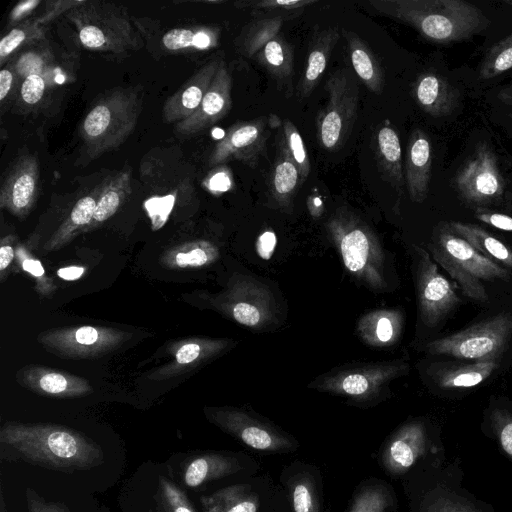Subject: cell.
Wrapping results in <instances>:
<instances>
[{
	"mask_svg": "<svg viewBox=\"0 0 512 512\" xmlns=\"http://www.w3.org/2000/svg\"><path fill=\"white\" fill-rule=\"evenodd\" d=\"M253 58L277 80H286L293 72V48L280 35L269 41Z\"/></svg>",
	"mask_w": 512,
	"mask_h": 512,
	"instance_id": "cell-38",
	"label": "cell"
},
{
	"mask_svg": "<svg viewBox=\"0 0 512 512\" xmlns=\"http://www.w3.org/2000/svg\"><path fill=\"white\" fill-rule=\"evenodd\" d=\"M242 469L233 456L222 453H206L189 459L183 466L182 479L189 488H197L206 482L237 473Z\"/></svg>",
	"mask_w": 512,
	"mask_h": 512,
	"instance_id": "cell-29",
	"label": "cell"
},
{
	"mask_svg": "<svg viewBox=\"0 0 512 512\" xmlns=\"http://www.w3.org/2000/svg\"><path fill=\"white\" fill-rule=\"evenodd\" d=\"M304 181L296 164L279 148L269 177V196L283 210H290L293 198Z\"/></svg>",
	"mask_w": 512,
	"mask_h": 512,
	"instance_id": "cell-31",
	"label": "cell"
},
{
	"mask_svg": "<svg viewBox=\"0 0 512 512\" xmlns=\"http://www.w3.org/2000/svg\"><path fill=\"white\" fill-rule=\"evenodd\" d=\"M219 257L218 247L207 240H194L166 251L160 261L168 269L206 267Z\"/></svg>",
	"mask_w": 512,
	"mask_h": 512,
	"instance_id": "cell-34",
	"label": "cell"
},
{
	"mask_svg": "<svg viewBox=\"0 0 512 512\" xmlns=\"http://www.w3.org/2000/svg\"><path fill=\"white\" fill-rule=\"evenodd\" d=\"M315 0H261L235 3L239 8H248L255 18H282L285 21L296 18Z\"/></svg>",
	"mask_w": 512,
	"mask_h": 512,
	"instance_id": "cell-39",
	"label": "cell"
},
{
	"mask_svg": "<svg viewBox=\"0 0 512 512\" xmlns=\"http://www.w3.org/2000/svg\"><path fill=\"white\" fill-rule=\"evenodd\" d=\"M431 164L429 138L423 130L414 129L409 138L404 167L405 183L413 202L421 203L427 197Z\"/></svg>",
	"mask_w": 512,
	"mask_h": 512,
	"instance_id": "cell-22",
	"label": "cell"
},
{
	"mask_svg": "<svg viewBox=\"0 0 512 512\" xmlns=\"http://www.w3.org/2000/svg\"><path fill=\"white\" fill-rule=\"evenodd\" d=\"M504 3H506L509 6H512V0H505Z\"/></svg>",
	"mask_w": 512,
	"mask_h": 512,
	"instance_id": "cell-63",
	"label": "cell"
},
{
	"mask_svg": "<svg viewBox=\"0 0 512 512\" xmlns=\"http://www.w3.org/2000/svg\"><path fill=\"white\" fill-rule=\"evenodd\" d=\"M325 227L345 268L371 290H385L384 253L372 228L345 207L338 208Z\"/></svg>",
	"mask_w": 512,
	"mask_h": 512,
	"instance_id": "cell-3",
	"label": "cell"
},
{
	"mask_svg": "<svg viewBox=\"0 0 512 512\" xmlns=\"http://www.w3.org/2000/svg\"><path fill=\"white\" fill-rule=\"evenodd\" d=\"M47 67L48 56L36 51H27L17 59L14 70L16 74L24 79L32 74L46 76Z\"/></svg>",
	"mask_w": 512,
	"mask_h": 512,
	"instance_id": "cell-48",
	"label": "cell"
},
{
	"mask_svg": "<svg viewBox=\"0 0 512 512\" xmlns=\"http://www.w3.org/2000/svg\"><path fill=\"white\" fill-rule=\"evenodd\" d=\"M235 342L231 339L190 338L176 344L172 349V360L151 376L165 379L192 370L229 349Z\"/></svg>",
	"mask_w": 512,
	"mask_h": 512,
	"instance_id": "cell-20",
	"label": "cell"
},
{
	"mask_svg": "<svg viewBox=\"0 0 512 512\" xmlns=\"http://www.w3.org/2000/svg\"><path fill=\"white\" fill-rule=\"evenodd\" d=\"M372 145L381 178L401 191L405 180L401 144L397 131L389 121H385L375 130Z\"/></svg>",
	"mask_w": 512,
	"mask_h": 512,
	"instance_id": "cell-23",
	"label": "cell"
},
{
	"mask_svg": "<svg viewBox=\"0 0 512 512\" xmlns=\"http://www.w3.org/2000/svg\"><path fill=\"white\" fill-rule=\"evenodd\" d=\"M16 380L34 393L52 398L84 397L93 392L88 380L66 371L45 366H27L18 371Z\"/></svg>",
	"mask_w": 512,
	"mask_h": 512,
	"instance_id": "cell-18",
	"label": "cell"
},
{
	"mask_svg": "<svg viewBox=\"0 0 512 512\" xmlns=\"http://www.w3.org/2000/svg\"><path fill=\"white\" fill-rule=\"evenodd\" d=\"M204 186L212 193L228 191L233 182L230 171L225 166L216 167L205 179Z\"/></svg>",
	"mask_w": 512,
	"mask_h": 512,
	"instance_id": "cell-52",
	"label": "cell"
},
{
	"mask_svg": "<svg viewBox=\"0 0 512 512\" xmlns=\"http://www.w3.org/2000/svg\"><path fill=\"white\" fill-rule=\"evenodd\" d=\"M512 336V314L500 313L464 330L429 342L432 355H448L474 361H493L504 351Z\"/></svg>",
	"mask_w": 512,
	"mask_h": 512,
	"instance_id": "cell-7",
	"label": "cell"
},
{
	"mask_svg": "<svg viewBox=\"0 0 512 512\" xmlns=\"http://www.w3.org/2000/svg\"><path fill=\"white\" fill-rule=\"evenodd\" d=\"M40 189L37 158L31 154L18 157L9 167L0 190V207L12 215L26 217L36 202Z\"/></svg>",
	"mask_w": 512,
	"mask_h": 512,
	"instance_id": "cell-16",
	"label": "cell"
},
{
	"mask_svg": "<svg viewBox=\"0 0 512 512\" xmlns=\"http://www.w3.org/2000/svg\"><path fill=\"white\" fill-rule=\"evenodd\" d=\"M290 490L294 512H320L316 488L310 477L299 476Z\"/></svg>",
	"mask_w": 512,
	"mask_h": 512,
	"instance_id": "cell-45",
	"label": "cell"
},
{
	"mask_svg": "<svg viewBox=\"0 0 512 512\" xmlns=\"http://www.w3.org/2000/svg\"><path fill=\"white\" fill-rule=\"evenodd\" d=\"M47 89V80L45 75L32 74L23 79L20 95L23 103L28 106L39 104Z\"/></svg>",
	"mask_w": 512,
	"mask_h": 512,
	"instance_id": "cell-49",
	"label": "cell"
},
{
	"mask_svg": "<svg viewBox=\"0 0 512 512\" xmlns=\"http://www.w3.org/2000/svg\"><path fill=\"white\" fill-rule=\"evenodd\" d=\"M41 4V1L39 0H26L19 2L9 15V21L10 23H16L19 24L25 21L28 16L31 15V13L37 8L38 5Z\"/></svg>",
	"mask_w": 512,
	"mask_h": 512,
	"instance_id": "cell-56",
	"label": "cell"
},
{
	"mask_svg": "<svg viewBox=\"0 0 512 512\" xmlns=\"http://www.w3.org/2000/svg\"><path fill=\"white\" fill-rule=\"evenodd\" d=\"M433 259L457 282L470 299L484 302L487 293L483 280L507 279V269L489 259L448 227L434 236L430 245Z\"/></svg>",
	"mask_w": 512,
	"mask_h": 512,
	"instance_id": "cell-5",
	"label": "cell"
},
{
	"mask_svg": "<svg viewBox=\"0 0 512 512\" xmlns=\"http://www.w3.org/2000/svg\"><path fill=\"white\" fill-rule=\"evenodd\" d=\"M379 14L405 23L436 43L466 40L482 31L481 9L463 0H371Z\"/></svg>",
	"mask_w": 512,
	"mask_h": 512,
	"instance_id": "cell-2",
	"label": "cell"
},
{
	"mask_svg": "<svg viewBox=\"0 0 512 512\" xmlns=\"http://www.w3.org/2000/svg\"><path fill=\"white\" fill-rule=\"evenodd\" d=\"M206 418L248 447L267 452H290L297 448L294 438L261 418L235 407H206Z\"/></svg>",
	"mask_w": 512,
	"mask_h": 512,
	"instance_id": "cell-13",
	"label": "cell"
},
{
	"mask_svg": "<svg viewBox=\"0 0 512 512\" xmlns=\"http://www.w3.org/2000/svg\"><path fill=\"white\" fill-rule=\"evenodd\" d=\"M448 228L489 259L512 268V249L478 225L453 221Z\"/></svg>",
	"mask_w": 512,
	"mask_h": 512,
	"instance_id": "cell-36",
	"label": "cell"
},
{
	"mask_svg": "<svg viewBox=\"0 0 512 512\" xmlns=\"http://www.w3.org/2000/svg\"><path fill=\"white\" fill-rule=\"evenodd\" d=\"M16 237L7 235L0 241V281L4 282L8 276V270L16 256Z\"/></svg>",
	"mask_w": 512,
	"mask_h": 512,
	"instance_id": "cell-53",
	"label": "cell"
},
{
	"mask_svg": "<svg viewBox=\"0 0 512 512\" xmlns=\"http://www.w3.org/2000/svg\"><path fill=\"white\" fill-rule=\"evenodd\" d=\"M213 304L233 321L253 330H262L277 322L272 292L249 275L235 274L227 288L213 299Z\"/></svg>",
	"mask_w": 512,
	"mask_h": 512,
	"instance_id": "cell-9",
	"label": "cell"
},
{
	"mask_svg": "<svg viewBox=\"0 0 512 512\" xmlns=\"http://www.w3.org/2000/svg\"><path fill=\"white\" fill-rule=\"evenodd\" d=\"M339 37L340 33L337 27H328L313 38L303 73L297 85L300 99L309 97L318 85Z\"/></svg>",
	"mask_w": 512,
	"mask_h": 512,
	"instance_id": "cell-26",
	"label": "cell"
},
{
	"mask_svg": "<svg viewBox=\"0 0 512 512\" xmlns=\"http://www.w3.org/2000/svg\"><path fill=\"white\" fill-rule=\"evenodd\" d=\"M85 2V0H49L45 2L43 12L34 18L38 24L44 26L57 17L83 5Z\"/></svg>",
	"mask_w": 512,
	"mask_h": 512,
	"instance_id": "cell-50",
	"label": "cell"
},
{
	"mask_svg": "<svg viewBox=\"0 0 512 512\" xmlns=\"http://www.w3.org/2000/svg\"><path fill=\"white\" fill-rule=\"evenodd\" d=\"M131 193V173L124 169L107 178L97 199L91 223L86 231L92 230L112 217Z\"/></svg>",
	"mask_w": 512,
	"mask_h": 512,
	"instance_id": "cell-32",
	"label": "cell"
},
{
	"mask_svg": "<svg viewBox=\"0 0 512 512\" xmlns=\"http://www.w3.org/2000/svg\"><path fill=\"white\" fill-rule=\"evenodd\" d=\"M203 512H257L260 506L258 495L247 484L224 487L202 496Z\"/></svg>",
	"mask_w": 512,
	"mask_h": 512,
	"instance_id": "cell-33",
	"label": "cell"
},
{
	"mask_svg": "<svg viewBox=\"0 0 512 512\" xmlns=\"http://www.w3.org/2000/svg\"><path fill=\"white\" fill-rule=\"evenodd\" d=\"M348 44L351 65L365 86L380 94L384 88V71L379 60L368 45L353 31L343 29Z\"/></svg>",
	"mask_w": 512,
	"mask_h": 512,
	"instance_id": "cell-30",
	"label": "cell"
},
{
	"mask_svg": "<svg viewBox=\"0 0 512 512\" xmlns=\"http://www.w3.org/2000/svg\"><path fill=\"white\" fill-rule=\"evenodd\" d=\"M475 217L492 227L512 232V216L479 208L475 210Z\"/></svg>",
	"mask_w": 512,
	"mask_h": 512,
	"instance_id": "cell-54",
	"label": "cell"
},
{
	"mask_svg": "<svg viewBox=\"0 0 512 512\" xmlns=\"http://www.w3.org/2000/svg\"><path fill=\"white\" fill-rule=\"evenodd\" d=\"M231 90V74L221 61L200 106L189 118L175 124V133L181 137L192 136L224 118L232 107Z\"/></svg>",
	"mask_w": 512,
	"mask_h": 512,
	"instance_id": "cell-17",
	"label": "cell"
},
{
	"mask_svg": "<svg viewBox=\"0 0 512 512\" xmlns=\"http://www.w3.org/2000/svg\"><path fill=\"white\" fill-rule=\"evenodd\" d=\"M328 101L316 118L320 145L334 151L344 145L351 134L356 117L359 89L346 69L337 70L326 82Z\"/></svg>",
	"mask_w": 512,
	"mask_h": 512,
	"instance_id": "cell-10",
	"label": "cell"
},
{
	"mask_svg": "<svg viewBox=\"0 0 512 512\" xmlns=\"http://www.w3.org/2000/svg\"><path fill=\"white\" fill-rule=\"evenodd\" d=\"M0 459L75 473L101 465L104 452L91 438L66 426L8 421L0 428Z\"/></svg>",
	"mask_w": 512,
	"mask_h": 512,
	"instance_id": "cell-1",
	"label": "cell"
},
{
	"mask_svg": "<svg viewBox=\"0 0 512 512\" xmlns=\"http://www.w3.org/2000/svg\"><path fill=\"white\" fill-rule=\"evenodd\" d=\"M220 30L213 26L179 27L168 30L162 36V44L168 51H204L219 44Z\"/></svg>",
	"mask_w": 512,
	"mask_h": 512,
	"instance_id": "cell-35",
	"label": "cell"
},
{
	"mask_svg": "<svg viewBox=\"0 0 512 512\" xmlns=\"http://www.w3.org/2000/svg\"><path fill=\"white\" fill-rule=\"evenodd\" d=\"M222 60H211L193 74L165 102L163 119L166 123H178L189 118L200 106Z\"/></svg>",
	"mask_w": 512,
	"mask_h": 512,
	"instance_id": "cell-19",
	"label": "cell"
},
{
	"mask_svg": "<svg viewBox=\"0 0 512 512\" xmlns=\"http://www.w3.org/2000/svg\"><path fill=\"white\" fill-rule=\"evenodd\" d=\"M404 315L399 309H377L364 314L357 322L356 333L366 345L387 348L400 338Z\"/></svg>",
	"mask_w": 512,
	"mask_h": 512,
	"instance_id": "cell-24",
	"label": "cell"
},
{
	"mask_svg": "<svg viewBox=\"0 0 512 512\" xmlns=\"http://www.w3.org/2000/svg\"><path fill=\"white\" fill-rule=\"evenodd\" d=\"M282 18H255L244 26L237 38L239 53L246 58H253L269 41L279 35Z\"/></svg>",
	"mask_w": 512,
	"mask_h": 512,
	"instance_id": "cell-37",
	"label": "cell"
},
{
	"mask_svg": "<svg viewBox=\"0 0 512 512\" xmlns=\"http://www.w3.org/2000/svg\"><path fill=\"white\" fill-rule=\"evenodd\" d=\"M7 511V508H6V504H5V500H4V493H3V489L1 487V490H0V512H6Z\"/></svg>",
	"mask_w": 512,
	"mask_h": 512,
	"instance_id": "cell-62",
	"label": "cell"
},
{
	"mask_svg": "<svg viewBox=\"0 0 512 512\" xmlns=\"http://www.w3.org/2000/svg\"><path fill=\"white\" fill-rule=\"evenodd\" d=\"M413 268L420 318L425 325L436 326L458 306L460 299L423 248H414Z\"/></svg>",
	"mask_w": 512,
	"mask_h": 512,
	"instance_id": "cell-14",
	"label": "cell"
},
{
	"mask_svg": "<svg viewBox=\"0 0 512 512\" xmlns=\"http://www.w3.org/2000/svg\"><path fill=\"white\" fill-rule=\"evenodd\" d=\"M131 337V333L116 328L82 325L44 331L37 341L59 358L92 359L114 351Z\"/></svg>",
	"mask_w": 512,
	"mask_h": 512,
	"instance_id": "cell-11",
	"label": "cell"
},
{
	"mask_svg": "<svg viewBox=\"0 0 512 512\" xmlns=\"http://www.w3.org/2000/svg\"><path fill=\"white\" fill-rule=\"evenodd\" d=\"M454 187L461 199L476 209L503 202L505 182L496 155L487 143H479L460 167L454 177Z\"/></svg>",
	"mask_w": 512,
	"mask_h": 512,
	"instance_id": "cell-12",
	"label": "cell"
},
{
	"mask_svg": "<svg viewBox=\"0 0 512 512\" xmlns=\"http://www.w3.org/2000/svg\"><path fill=\"white\" fill-rule=\"evenodd\" d=\"M16 259L22 270L27 272L36 283V290L43 296L52 295L56 286L53 280L47 276L41 262L31 256L28 251L21 245L16 248Z\"/></svg>",
	"mask_w": 512,
	"mask_h": 512,
	"instance_id": "cell-44",
	"label": "cell"
},
{
	"mask_svg": "<svg viewBox=\"0 0 512 512\" xmlns=\"http://www.w3.org/2000/svg\"><path fill=\"white\" fill-rule=\"evenodd\" d=\"M85 272V268L82 266H68L58 269L57 275L64 280H76L79 279Z\"/></svg>",
	"mask_w": 512,
	"mask_h": 512,
	"instance_id": "cell-58",
	"label": "cell"
},
{
	"mask_svg": "<svg viewBox=\"0 0 512 512\" xmlns=\"http://www.w3.org/2000/svg\"><path fill=\"white\" fill-rule=\"evenodd\" d=\"M497 97L502 103L512 106V81L499 90Z\"/></svg>",
	"mask_w": 512,
	"mask_h": 512,
	"instance_id": "cell-60",
	"label": "cell"
},
{
	"mask_svg": "<svg viewBox=\"0 0 512 512\" xmlns=\"http://www.w3.org/2000/svg\"><path fill=\"white\" fill-rule=\"evenodd\" d=\"M101 189L102 183L78 199L68 216L45 243V251L59 250L71 242L77 235L86 231L92 221Z\"/></svg>",
	"mask_w": 512,
	"mask_h": 512,
	"instance_id": "cell-28",
	"label": "cell"
},
{
	"mask_svg": "<svg viewBox=\"0 0 512 512\" xmlns=\"http://www.w3.org/2000/svg\"><path fill=\"white\" fill-rule=\"evenodd\" d=\"M66 16L76 28L80 43L88 50L122 53L139 46L128 17L113 4L86 1Z\"/></svg>",
	"mask_w": 512,
	"mask_h": 512,
	"instance_id": "cell-6",
	"label": "cell"
},
{
	"mask_svg": "<svg viewBox=\"0 0 512 512\" xmlns=\"http://www.w3.org/2000/svg\"><path fill=\"white\" fill-rule=\"evenodd\" d=\"M391 504V496L383 486L362 489L353 501L350 512H385Z\"/></svg>",
	"mask_w": 512,
	"mask_h": 512,
	"instance_id": "cell-46",
	"label": "cell"
},
{
	"mask_svg": "<svg viewBox=\"0 0 512 512\" xmlns=\"http://www.w3.org/2000/svg\"><path fill=\"white\" fill-rule=\"evenodd\" d=\"M491 421L501 448L512 460V414L496 409L492 412Z\"/></svg>",
	"mask_w": 512,
	"mask_h": 512,
	"instance_id": "cell-47",
	"label": "cell"
},
{
	"mask_svg": "<svg viewBox=\"0 0 512 512\" xmlns=\"http://www.w3.org/2000/svg\"><path fill=\"white\" fill-rule=\"evenodd\" d=\"M409 364L403 360L351 365L333 370L309 384L321 392L367 401L377 397L394 379L407 374Z\"/></svg>",
	"mask_w": 512,
	"mask_h": 512,
	"instance_id": "cell-8",
	"label": "cell"
},
{
	"mask_svg": "<svg viewBox=\"0 0 512 512\" xmlns=\"http://www.w3.org/2000/svg\"><path fill=\"white\" fill-rule=\"evenodd\" d=\"M44 35V26L38 24L35 18H28L16 24L0 41V64L4 65L18 49L28 43L42 39Z\"/></svg>",
	"mask_w": 512,
	"mask_h": 512,
	"instance_id": "cell-40",
	"label": "cell"
},
{
	"mask_svg": "<svg viewBox=\"0 0 512 512\" xmlns=\"http://www.w3.org/2000/svg\"><path fill=\"white\" fill-rule=\"evenodd\" d=\"M158 502L162 512H196L184 491L164 476H159Z\"/></svg>",
	"mask_w": 512,
	"mask_h": 512,
	"instance_id": "cell-43",
	"label": "cell"
},
{
	"mask_svg": "<svg viewBox=\"0 0 512 512\" xmlns=\"http://www.w3.org/2000/svg\"><path fill=\"white\" fill-rule=\"evenodd\" d=\"M28 512H71L65 503L45 501L34 489L25 491Z\"/></svg>",
	"mask_w": 512,
	"mask_h": 512,
	"instance_id": "cell-51",
	"label": "cell"
},
{
	"mask_svg": "<svg viewBox=\"0 0 512 512\" xmlns=\"http://www.w3.org/2000/svg\"><path fill=\"white\" fill-rule=\"evenodd\" d=\"M14 82L12 67H3L0 71V101L3 103L8 97Z\"/></svg>",
	"mask_w": 512,
	"mask_h": 512,
	"instance_id": "cell-57",
	"label": "cell"
},
{
	"mask_svg": "<svg viewBox=\"0 0 512 512\" xmlns=\"http://www.w3.org/2000/svg\"><path fill=\"white\" fill-rule=\"evenodd\" d=\"M277 243L276 235L271 230H266L260 234L256 240L255 249L258 256L263 260H269L275 250Z\"/></svg>",
	"mask_w": 512,
	"mask_h": 512,
	"instance_id": "cell-55",
	"label": "cell"
},
{
	"mask_svg": "<svg viewBox=\"0 0 512 512\" xmlns=\"http://www.w3.org/2000/svg\"><path fill=\"white\" fill-rule=\"evenodd\" d=\"M270 129L271 119L266 116L233 124L212 149L209 166L235 160L255 167L266 151Z\"/></svg>",
	"mask_w": 512,
	"mask_h": 512,
	"instance_id": "cell-15",
	"label": "cell"
},
{
	"mask_svg": "<svg viewBox=\"0 0 512 512\" xmlns=\"http://www.w3.org/2000/svg\"><path fill=\"white\" fill-rule=\"evenodd\" d=\"M462 507L452 505L449 502L440 501L435 507L432 508L431 512H460Z\"/></svg>",
	"mask_w": 512,
	"mask_h": 512,
	"instance_id": "cell-61",
	"label": "cell"
},
{
	"mask_svg": "<svg viewBox=\"0 0 512 512\" xmlns=\"http://www.w3.org/2000/svg\"><path fill=\"white\" fill-rule=\"evenodd\" d=\"M141 100L132 89H117L100 98L80 124V137L90 159L120 146L133 132Z\"/></svg>",
	"mask_w": 512,
	"mask_h": 512,
	"instance_id": "cell-4",
	"label": "cell"
},
{
	"mask_svg": "<svg viewBox=\"0 0 512 512\" xmlns=\"http://www.w3.org/2000/svg\"><path fill=\"white\" fill-rule=\"evenodd\" d=\"M512 68V33L491 47L479 70L481 80L492 79Z\"/></svg>",
	"mask_w": 512,
	"mask_h": 512,
	"instance_id": "cell-42",
	"label": "cell"
},
{
	"mask_svg": "<svg viewBox=\"0 0 512 512\" xmlns=\"http://www.w3.org/2000/svg\"><path fill=\"white\" fill-rule=\"evenodd\" d=\"M430 375L442 389L471 388L485 381L497 368V360L438 363Z\"/></svg>",
	"mask_w": 512,
	"mask_h": 512,
	"instance_id": "cell-27",
	"label": "cell"
},
{
	"mask_svg": "<svg viewBox=\"0 0 512 512\" xmlns=\"http://www.w3.org/2000/svg\"><path fill=\"white\" fill-rule=\"evenodd\" d=\"M413 96L423 111L435 117L451 114L459 103L458 90L435 73L419 76L413 87Z\"/></svg>",
	"mask_w": 512,
	"mask_h": 512,
	"instance_id": "cell-25",
	"label": "cell"
},
{
	"mask_svg": "<svg viewBox=\"0 0 512 512\" xmlns=\"http://www.w3.org/2000/svg\"><path fill=\"white\" fill-rule=\"evenodd\" d=\"M307 206L313 217H319L324 210L323 202L320 196L311 195L307 198Z\"/></svg>",
	"mask_w": 512,
	"mask_h": 512,
	"instance_id": "cell-59",
	"label": "cell"
},
{
	"mask_svg": "<svg viewBox=\"0 0 512 512\" xmlns=\"http://www.w3.org/2000/svg\"><path fill=\"white\" fill-rule=\"evenodd\" d=\"M426 431L420 422L402 426L386 445L382 460L387 471L398 475L408 471L425 453Z\"/></svg>",
	"mask_w": 512,
	"mask_h": 512,
	"instance_id": "cell-21",
	"label": "cell"
},
{
	"mask_svg": "<svg viewBox=\"0 0 512 512\" xmlns=\"http://www.w3.org/2000/svg\"><path fill=\"white\" fill-rule=\"evenodd\" d=\"M279 148L282 149L296 164L302 180L305 181L309 176L311 169L308 152L305 148L300 132L295 124L289 119H284L282 121V136Z\"/></svg>",
	"mask_w": 512,
	"mask_h": 512,
	"instance_id": "cell-41",
	"label": "cell"
}]
</instances>
